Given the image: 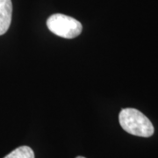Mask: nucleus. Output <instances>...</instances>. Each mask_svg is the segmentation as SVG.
Instances as JSON below:
<instances>
[{
  "label": "nucleus",
  "mask_w": 158,
  "mask_h": 158,
  "mask_svg": "<svg viewBox=\"0 0 158 158\" xmlns=\"http://www.w3.org/2000/svg\"><path fill=\"white\" fill-rule=\"evenodd\" d=\"M118 121L123 130L130 135L145 138L154 135L155 128L151 121L137 109H122L118 114Z\"/></svg>",
  "instance_id": "1"
},
{
  "label": "nucleus",
  "mask_w": 158,
  "mask_h": 158,
  "mask_svg": "<svg viewBox=\"0 0 158 158\" xmlns=\"http://www.w3.org/2000/svg\"><path fill=\"white\" fill-rule=\"evenodd\" d=\"M47 27L51 33L65 39H73L81 34L82 24L76 19L64 14H53L47 20Z\"/></svg>",
  "instance_id": "2"
},
{
  "label": "nucleus",
  "mask_w": 158,
  "mask_h": 158,
  "mask_svg": "<svg viewBox=\"0 0 158 158\" xmlns=\"http://www.w3.org/2000/svg\"><path fill=\"white\" fill-rule=\"evenodd\" d=\"M12 16L11 0H0V35L5 34L11 26Z\"/></svg>",
  "instance_id": "3"
},
{
  "label": "nucleus",
  "mask_w": 158,
  "mask_h": 158,
  "mask_svg": "<svg viewBox=\"0 0 158 158\" xmlns=\"http://www.w3.org/2000/svg\"><path fill=\"white\" fill-rule=\"evenodd\" d=\"M4 158H35L34 150L28 146H20Z\"/></svg>",
  "instance_id": "4"
},
{
  "label": "nucleus",
  "mask_w": 158,
  "mask_h": 158,
  "mask_svg": "<svg viewBox=\"0 0 158 158\" xmlns=\"http://www.w3.org/2000/svg\"><path fill=\"white\" fill-rule=\"evenodd\" d=\"M76 158H85V157H84V156H77Z\"/></svg>",
  "instance_id": "5"
}]
</instances>
